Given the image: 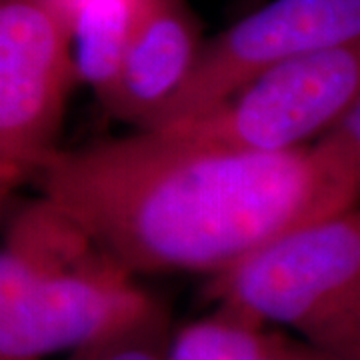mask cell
I'll use <instances>...</instances> for the list:
<instances>
[{
	"label": "cell",
	"instance_id": "obj_1",
	"mask_svg": "<svg viewBox=\"0 0 360 360\" xmlns=\"http://www.w3.org/2000/svg\"><path fill=\"white\" fill-rule=\"evenodd\" d=\"M30 179L40 198L132 274L214 276L298 224L352 208L359 196L309 146L258 155L153 129L54 148Z\"/></svg>",
	"mask_w": 360,
	"mask_h": 360
},
{
	"label": "cell",
	"instance_id": "obj_2",
	"mask_svg": "<svg viewBox=\"0 0 360 360\" xmlns=\"http://www.w3.org/2000/svg\"><path fill=\"white\" fill-rule=\"evenodd\" d=\"M165 309L58 208L25 206L0 245V360H44Z\"/></svg>",
	"mask_w": 360,
	"mask_h": 360
},
{
	"label": "cell",
	"instance_id": "obj_3",
	"mask_svg": "<svg viewBox=\"0 0 360 360\" xmlns=\"http://www.w3.org/2000/svg\"><path fill=\"white\" fill-rule=\"evenodd\" d=\"M217 307L262 326L278 324L304 345L360 360V217L352 206L260 245L210 276Z\"/></svg>",
	"mask_w": 360,
	"mask_h": 360
},
{
	"label": "cell",
	"instance_id": "obj_4",
	"mask_svg": "<svg viewBox=\"0 0 360 360\" xmlns=\"http://www.w3.org/2000/svg\"><path fill=\"white\" fill-rule=\"evenodd\" d=\"M360 101V42L307 52L248 80L205 112L167 129L243 153L309 146Z\"/></svg>",
	"mask_w": 360,
	"mask_h": 360
},
{
	"label": "cell",
	"instance_id": "obj_5",
	"mask_svg": "<svg viewBox=\"0 0 360 360\" xmlns=\"http://www.w3.org/2000/svg\"><path fill=\"white\" fill-rule=\"evenodd\" d=\"M70 0H0V184L52 153L77 82Z\"/></svg>",
	"mask_w": 360,
	"mask_h": 360
},
{
	"label": "cell",
	"instance_id": "obj_6",
	"mask_svg": "<svg viewBox=\"0 0 360 360\" xmlns=\"http://www.w3.org/2000/svg\"><path fill=\"white\" fill-rule=\"evenodd\" d=\"M350 42H360V0H272L202 42L179 92L146 129L180 124L272 66Z\"/></svg>",
	"mask_w": 360,
	"mask_h": 360
},
{
	"label": "cell",
	"instance_id": "obj_7",
	"mask_svg": "<svg viewBox=\"0 0 360 360\" xmlns=\"http://www.w3.org/2000/svg\"><path fill=\"white\" fill-rule=\"evenodd\" d=\"M202 42L186 0H134L108 112L139 129L150 127L186 80Z\"/></svg>",
	"mask_w": 360,
	"mask_h": 360
},
{
	"label": "cell",
	"instance_id": "obj_8",
	"mask_svg": "<svg viewBox=\"0 0 360 360\" xmlns=\"http://www.w3.org/2000/svg\"><path fill=\"white\" fill-rule=\"evenodd\" d=\"M134 0H78L72 18V58L104 108L112 103L129 39Z\"/></svg>",
	"mask_w": 360,
	"mask_h": 360
},
{
	"label": "cell",
	"instance_id": "obj_9",
	"mask_svg": "<svg viewBox=\"0 0 360 360\" xmlns=\"http://www.w3.org/2000/svg\"><path fill=\"white\" fill-rule=\"evenodd\" d=\"M286 336L217 307L168 338L167 360H281Z\"/></svg>",
	"mask_w": 360,
	"mask_h": 360
},
{
	"label": "cell",
	"instance_id": "obj_10",
	"mask_svg": "<svg viewBox=\"0 0 360 360\" xmlns=\"http://www.w3.org/2000/svg\"><path fill=\"white\" fill-rule=\"evenodd\" d=\"M168 338V314L162 309L118 335L66 354V360H167Z\"/></svg>",
	"mask_w": 360,
	"mask_h": 360
},
{
	"label": "cell",
	"instance_id": "obj_11",
	"mask_svg": "<svg viewBox=\"0 0 360 360\" xmlns=\"http://www.w3.org/2000/svg\"><path fill=\"white\" fill-rule=\"evenodd\" d=\"M309 148L330 174L360 188V101L322 130Z\"/></svg>",
	"mask_w": 360,
	"mask_h": 360
},
{
	"label": "cell",
	"instance_id": "obj_12",
	"mask_svg": "<svg viewBox=\"0 0 360 360\" xmlns=\"http://www.w3.org/2000/svg\"><path fill=\"white\" fill-rule=\"evenodd\" d=\"M281 360H345V359H338V356H333V354H326V352H321V350H316V348L309 347V345H304V342H296V340L286 338Z\"/></svg>",
	"mask_w": 360,
	"mask_h": 360
}]
</instances>
